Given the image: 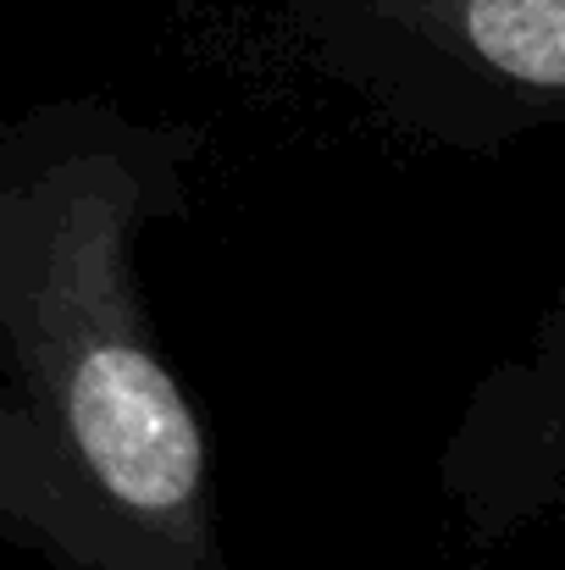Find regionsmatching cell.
Wrapping results in <instances>:
<instances>
[{
    "instance_id": "1",
    "label": "cell",
    "mask_w": 565,
    "mask_h": 570,
    "mask_svg": "<svg viewBox=\"0 0 565 570\" xmlns=\"http://www.w3.org/2000/svg\"><path fill=\"white\" fill-rule=\"evenodd\" d=\"M61 421L100 493L162 538L199 549L205 527V443L178 382L123 333L111 311L78 299V333L56 355Z\"/></svg>"
},
{
    "instance_id": "2",
    "label": "cell",
    "mask_w": 565,
    "mask_h": 570,
    "mask_svg": "<svg viewBox=\"0 0 565 570\" xmlns=\"http://www.w3.org/2000/svg\"><path fill=\"white\" fill-rule=\"evenodd\" d=\"M416 33L449 39L494 78L555 100L565 89V0H382Z\"/></svg>"
}]
</instances>
